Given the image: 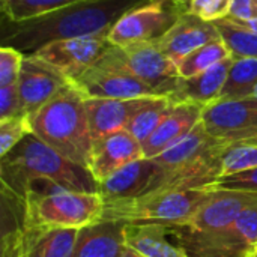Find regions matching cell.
<instances>
[{
  "mask_svg": "<svg viewBox=\"0 0 257 257\" xmlns=\"http://www.w3.org/2000/svg\"><path fill=\"white\" fill-rule=\"evenodd\" d=\"M146 2L149 0H83L27 21L12 23L2 45L27 56L56 41L107 36L122 15Z\"/></svg>",
  "mask_w": 257,
  "mask_h": 257,
  "instance_id": "1",
  "label": "cell"
},
{
  "mask_svg": "<svg viewBox=\"0 0 257 257\" xmlns=\"http://www.w3.org/2000/svg\"><path fill=\"white\" fill-rule=\"evenodd\" d=\"M0 172L2 185L23 199L32 179L50 181L66 191L98 193V182L89 169L68 160L33 133L2 158Z\"/></svg>",
  "mask_w": 257,
  "mask_h": 257,
  "instance_id": "2",
  "label": "cell"
},
{
  "mask_svg": "<svg viewBox=\"0 0 257 257\" xmlns=\"http://www.w3.org/2000/svg\"><path fill=\"white\" fill-rule=\"evenodd\" d=\"M84 99L72 84H68L29 119L36 137L68 160L90 170L93 139Z\"/></svg>",
  "mask_w": 257,
  "mask_h": 257,
  "instance_id": "3",
  "label": "cell"
},
{
  "mask_svg": "<svg viewBox=\"0 0 257 257\" xmlns=\"http://www.w3.org/2000/svg\"><path fill=\"white\" fill-rule=\"evenodd\" d=\"M206 188H164L137 199L104 203L102 221L123 224H160L179 227L188 224L209 199Z\"/></svg>",
  "mask_w": 257,
  "mask_h": 257,
  "instance_id": "4",
  "label": "cell"
},
{
  "mask_svg": "<svg viewBox=\"0 0 257 257\" xmlns=\"http://www.w3.org/2000/svg\"><path fill=\"white\" fill-rule=\"evenodd\" d=\"M29 223L45 229L81 230L101 221L104 200L99 193L57 191L26 199Z\"/></svg>",
  "mask_w": 257,
  "mask_h": 257,
  "instance_id": "5",
  "label": "cell"
},
{
  "mask_svg": "<svg viewBox=\"0 0 257 257\" xmlns=\"http://www.w3.org/2000/svg\"><path fill=\"white\" fill-rule=\"evenodd\" d=\"M190 257H248L257 244V202L248 206L232 226L196 233L185 227H167Z\"/></svg>",
  "mask_w": 257,
  "mask_h": 257,
  "instance_id": "6",
  "label": "cell"
},
{
  "mask_svg": "<svg viewBox=\"0 0 257 257\" xmlns=\"http://www.w3.org/2000/svg\"><path fill=\"white\" fill-rule=\"evenodd\" d=\"M101 60L140 78L160 96H170L181 80L178 66L163 53L157 41L126 47L111 45Z\"/></svg>",
  "mask_w": 257,
  "mask_h": 257,
  "instance_id": "7",
  "label": "cell"
},
{
  "mask_svg": "<svg viewBox=\"0 0 257 257\" xmlns=\"http://www.w3.org/2000/svg\"><path fill=\"white\" fill-rule=\"evenodd\" d=\"M187 11L188 2L149 0L122 15L108 32L107 39L114 47L158 41Z\"/></svg>",
  "mask_w": 257,
  "mask_h": 257,
  "instance_id": "8",
  "label": "cell"
},
{
  "mask_svg": "<svg viewBox=\"0 0 257 257\" xmlns=\"http://www.w3.org/2000/svg\"><path fill=\"white\" fill-rule=\"evenodd\" d=\"M111 47L107 36H87L51 42L30 56L60 72L69 83L95 66ZM29 56V54H27Z\"/></svg>",
  "mask_w": 257,
  "mask_h": 257,
  "instance_id": "9",
  "label": "cell"
},
{
  "mask_svg": "<svg viewBox=\"0 0 257 257\" xmlns=\"http://www.w3.org/2000/svg\"><path fill=\"white\" fill-rule=\"evenodd\" d=\"M72 84L84 98L104 99H137V98H158L160 95L145 81L131 75L130 72L99 62L72 80Z\"/></svg>",
  "mask_w": 257,
  "mask_h": 257,
  "instance_id": "10",
  "label": "cell"
},
{
  "mask_svg": "<svg viewBox=\"0 0 257 257\" xmlns=\"http://www.w3.org/2000/svg\"><path fill=\"white\" fill-rule=\"evenodd\" d=\"M202 123L223 142L257 137V99H217L203 107Z\"/></svg>",
  "mask_w": 257,
  "mask_h": 257,
  "instance_id": "11",
  "label": "cell"
},
{
  "mask_svg": "<svg viewBox=\"0 0 257 257\" xmlns=\"http://www.w3.org/2000/svg\"><path fill=\"white\" fill-rule=\"evenodd\" d=\"M166 182L167 169L154 158H142L98 182V193L104 203L130 200L161 190Z\"/></svg>",
  "mask_w": 257,
  "mask_h": 257,
  "instance_id": "12",
  "label": "cell"
},
{
  "mask_svg": "<svg viewBox=\"0 0 257 257\" xmlns=\"http://www.w3.org/2000/svg\"><path fill=\"white\" fill-rule=\"evenodd\" d=\"M68 84L69 81L51 66L30 54L24 56L17 81L23 113L27 116L35 114Z\"/></svg>",
  "mask_w": 257,
  "mask_h": 257,
  "instance_id": "13",
  "label": "cell"
},
{
  "mask_svg": "<svg viewBox=\"0 0 257 257\" xmlns=\"http://www.w3.org/2000/svg\"><path fill=\"white\" fill-rule=\"evenodd\" d=\"M257 194L242 191H211L209 199L202 205L193 220L179 227H185L196 233H212L223 230L235 223V220L253 203Z\"/></svg>",
  "mask_w": 257,
  "mask_h": 257,
  "instance_id": "14",
  "label": "cell"
},
{
  "mask_svg": "<svg viewBox=\"0 0 257 257\" xmlns=\"http://www.w3.org/2000/svg\"><path fill=\"white\" fill-rule=\"evenodd\" d=\"M142 158H145L142 143L128 130H122L93 143L90 172L96 182H101L122 167Z\"/></svg>",
  "mask_w": 257,
  "mask_h": 257,
  "instance_id": "15",
  "label": "cell"
},
{
  "mask_svg": "<svg viewBox=\"0 0 257 257\" xmlns=\"http://www.w3.org/2000/svg\"><path fill=\"white\" fill-rule=\"evenodd\" d=\"M215 39H220L217 26L214 23L203 21L187 11L157 42L163 53L178 66V63L190 53Z\"/></svg>",
  "mask_w": 257,
  "mask_h": 257,
  "instance_id": "16",
  "label": "cell"
},
{
  "mask_svg": "<svg viewBox=\"0 0 257 257\" xmlns=\"http://www.w3.org/2000/svg\"><path fill=\"white\" fill-rule=\"evenodd\" d=\"M226 143L212 137L200 120L193 131L154 160L166 169L194 167L220 157Z\"/></svg>",
  "mask_w": 257,
  "mask_h": 257,
  "instance_id": "17",
  "label": "cell"
},
{
  "mask_svg": "<svg viewBox=\"0 0 257 257\" xmlns=\"http://www.w3.org/2000/svg\"><path fill=\"white\" fill-rule=\"evenodd\" d=\"M149 99L151 98H137V99L86 98L84 107H86L93 143L108 134L126 130V125L130 123L131 117Z\"/></svg>",
  "mask_w": 257,
  "mask_h": 257,
  "instance_id": "18",
  "label": "cell"
},
{
  "mask_svg": "<svg viewBox=\"0 0 257 257\" xmlns=\"http://www.w3.org/2000/svg\"><path fill=\"white\" fill-rule=\"evenodd\" d=\"M203 105L194 102H173L169 114L154 134L142 145L145 158H157L172 145L184 139L202 120Z\"/></svg>",
  "mask_w": 257,
  "mask_h": 257,
  "instance_id": "19",
  "label": "cell"
},
{
  "mask_svg": "<svg viewBox=\"0 0 257 257\" xmlns=\"http://www.w3.org/2000/svg\"><path fill=\"white\" fill-rule=\"evenodd\" d=\"M232 62L230 57L191 78H181L176 90L169 98L173 102H194L203 107L220 99Z\"/></svg>",
  "mask_w": 257,
  "mask_h": 257,
  "instance_id": "20",
  "label": "cell"
},
{
  "mask_svg": "<svg viewBox=\"0 0 257 257\" xmlns=\"http://www.w3.org/2000/svg\"><path fill=\"white\" fill-rule=\"evenodd\" d=\"M125 226L119 221H98L80 230L74 257H122Z\"/></svg>",
  "mask_w": 257,
  "mask_h": 257,
  "instance_id": "21",
  "label": "cell"
},
{
  "mask_svg": "<svg viewBox=\"0 0 257 257\" xmlns=\"http://www.w3.org/2000/svg\"><path fill=\"white\" fill-rule=\"evenodd\" d=\"M80 230L29 226L21 242L20 257H74Z\"/></svg>",
  "mask_w": 257,
  "mask_h": 257,
  "instance_id": "22",
  "label": "cell"
},
{
  "mask_svg": "<svg viewBox=\"0 0 257 257\" xmlns=\"http://www.w3.org/2000/svg\"><path fill=\"white\" fill-rule=\"evenodd\" d=\"M167 230L160 224H126L125 244L143 257H190L181 245L167 239Z\"/></svg>",
  "mask_w": 257,
  "mask_h": 257,
  "instance_id": "23",
  "label": "cell"
},
{
  "mask_svg": "<svg viewBox=\"0 0 257 257\" xmlns=\"http://www.w3.org/2000/svg\"><path fill=\"white\" fill-rule=\"evenodd\" d=\"M232 59H257V32L227 17L214 23Z\"/></svg>",
  "mask_w": 257,
  "mask_h": 257,
  "instance_id": "24",
  "label": "cell"
},
{
  "mask_svg": "<svg viewBox=\"0 0 257 257\" xmlns=\"http://www.w3.org/2000/svg\"><path fill=\"white\" fill-rule=\"evenodd\" d=\"M173 107V101L169 96L151 98L130 120L126 130L143 145L158 128L163 119Z\"/></svg>",
  "mask_w": 257,
  "mask_h": 257,
  "instance_id": "25",
  "label": "cell"
},
{
  "mask_svg": "<svg viewBox=\"0 0 257 257\" xmlns=\"http://www.w3.org/2000/svg\"><path fill=\"white\" fill-rule=\"evenodd\" d=\"M257 84V59H233L220 99L250 98Z\"/></svg>",
  "mask_w": 257,
  "mask_h": 257,
  "instance_id": "26",
  "label": "cell"
},
{
  "mask_svg": "<svg viewBox=\"0 0 257 257\" xmlns=\"http://www.w3.org/2000/svg\"><path fill=\"white\" fill-rule=\"evenodd\" d=\"M230 57V51L220 38L205 44L203 47L194 50L185 59H182L178 63V74L181 78H191Z\"/></svg>",
  "mask_w": 257,
  "mask_h": 257,
  "instance_id": "27",
  "label": "cell"
},
{
  "mask_svg": "<svg viewBox=\"0 0 257 257\" xmlns=\"http://www.w3.org/2000/svg\"><path fill=\"white\" fill-rule=\"evenodd\" d=\"M257 167V137L227 142L221 152V176L247 172Z\"/></svg>",
  "mask_w": 257,
  "mask_h": 257,
  "instance_id": "28",
  "label": "cell"
},
{
  "mask_svg": "<svg viewBox=\"0 0 257 257\" xmlns=\"http://www.w3.org/2000/svg\"><path fill=\"white\" fill-rule=\"evenodd\" d=\"M83 0H3L2 8L11 23L27 21Z\"/></svg>",
  "mask_w": 257,
  "mask_h": 257,
  "instance_id": "29",
  "label": "cell"
},
{
  "mask_svg": "<svg viewBox=\"0 0 257 257\" xmlns=\"http://www.w3.org/2000/svg\"><path fill=\"white\" fill-rule=\"evenodd\" d=\"M30 133L32 126L27 114L0 120V157H6Z\"/></svg>",
  "mask_w": 257,
  "mask_h": 257,
  "instance_id": "30",
  "label": "cell"
},
{
  "mask_svg": "<svg viewBox=\"0 0 257 257\" xmlns=\"http://www.w3.org/2000/svg\"><path fill=\"white\" fill-rule=\"evenodd\" d=\"M233 0H190L188 12L203 21L215 23L230 15Z\"/></svg>",
  "mask_w": 257,
  "mask_h": 257,
  "instance_id": "31",
  "label": "cell"
},
{
  "mask_svg": "<svg viewBox=\"0 0 257 257\" xmlns=\"http://www.w3.org/2000/svg\"><path fill=\"white\" fill-rule=\"evenodd\" d=\"M206 190L208 191L226 190V191H242V193L257 194V167L230 176H221Z\"/></svg>",
  "mask_w": 257,
  "mask_h": 257,
  "instance_id": "32",
  "label": "cell"
},
{
  "mask_svg": "<svg viewBox=\"0 0 257 257\" xmlns=\"http://www.w3.org/2000/svg\"><path fill=\"white\" fill-rule=\"evenodd\" d=\"M24 54L12 47H0V87L17 84Z\"/></svg>",
  "mask_w": 257,
  "mask_h": 257,
  "instance_id": "33",
  "label": "cell"
},
{
  "mask_svg": "<svg viewBox=\"0 0 257 257\" xmlns=\"http://www.w3.org/2000/svg\"><path fill=\"white\" fill-rule=\"evenodd\" d=\"M21 114L24 113L21 108L17 84L0 87V120H6Z\"/></svg>",
  "mask_w": 257,
  "mask_h": 257,
  "instance_id": "34",
  "label": "cell"
},
{
  "mask_svg": "<svg viewBox=\"0 0 257 257\" xmlns=\"http://www.w3.org/2000/svg\"><path fill=\"white\" fill-rule=\"evenodd\" d=\"M229 17L238 21L257 20V0H233Z\"/></svg>",
  "mask_w": 257,
  "mask_h": 257,
  "instance_id": "35",
  "label": "cell"
},
{
  "mask_svg": "<svg viewBox=\"0 0 257 257\" xmlns=\"http://www.w3.org/2000/svg\"><path fill=\"white\" fill-rule=\"evenodd\" d=\"M122 257H143V256H142V254H139L137 251H134V250H131V248H128V247H125Z\"/></svg>",
  "mask_w": 257,
  "mask_h": 257,
  "instance_id": "36",
  "label": "cell"
},
{
  "mask_svg": "<svg viewBox=\"0 0 257 257\" xmlns=\"http://www.w3.org/2000/svg\"><path fill=\"white\" fill-rule=\"evenodd\" d=\"M248 257H257V244L253 247V248H251V251H250Z\"/></svg>",
  "mask_w": 257,
  "mask_h": 257,
  "instance_id": "37",
  "label": "cell"
},
{
  "mask_svg": "<svg viewBox=\"0 0 257 257\" xmlns=\"http://www.w3.org/2000/svg\"><path fill=\"white\" fill-rule=\"evenodd\" d=\"M251 98H256V99H257V84H256V87H254V92H253Z\"/></svg>",
  "mask_w": 257,
  "mask_h": 257,
  "instance_id": "38",
  "label": "cell"
},
{
  "mask_svg": "<svg viewBox=\"0 0 257 257\" xmlns=\"http://www.w3.org/2000/svg\"><path fill=\"white\" fill-rule=\"evenodd\" d=\"M175 2H188V0H175Z\"/></svg>",
  "mask_w": 257,
  "mask_h": 257,
  "instance_id": "39",
  "label": "cell"
},
{
  "mask_svg": "<svg viewBox=\"0 0 257 257\" xmlns=\"http://www.w3.org/2000/svg\"><path fill=\"white\" fill-rule=\"evenodd\" d=\"M188 2H190V0H188Z\"/></svg>",
  "mask_w": 257,
  "mask_h": 257,
  "instance_id": "40",
  "label": "cell"
}]
</instances>
